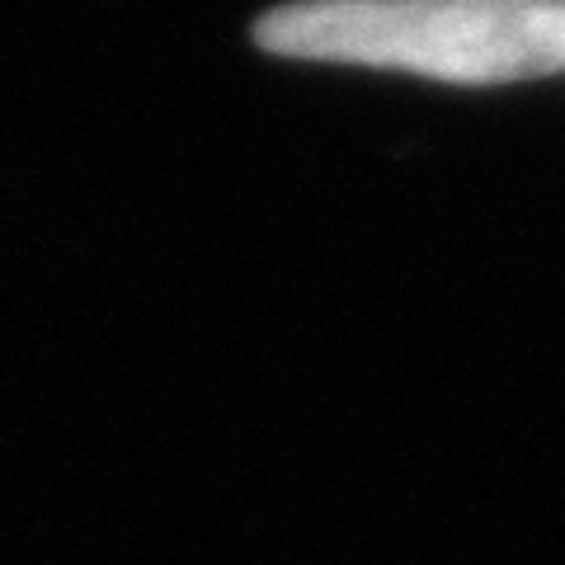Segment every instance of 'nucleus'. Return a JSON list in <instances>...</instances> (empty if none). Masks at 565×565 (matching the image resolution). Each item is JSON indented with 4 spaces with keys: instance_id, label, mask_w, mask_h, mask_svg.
I'll use <instances>...</instances> for the list:
<instances>
[{
    "instance_id": "f257e3e1",
    "label": "nucleus",
    "mask_w": 565,
    "mask_h": 565,
    "mask_svg": "<svg viewBox=\"0 0 565 565\" xmlns=\"http://www.w3.org/2000/svg\"><path fill=\"white\" fill-rule=\"evenodd\" d=\"M259 43L457 85L542 81L565 71V0H311L269 14Z\"/></svg>"
}]
</instances>
